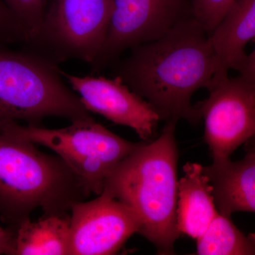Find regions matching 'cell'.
<instances>
[{"label":"cell","instance_id":"cell-1","mask_svg":"<svg viewBox=\"0 0 255 255\" xmlns=\"http://www.w3.org/2000/svg\"><path fill=\"white\" fill-rule=\"evenodd\" d=\"M115 69L129 88L167 121L200 122L191 98L214 85L223 73L209 33L194 16L155 41L131 48Z\"/></svg>","mask_w":255,"mask_h":255},{"label":"cell","instance_id":"cell-2","mask_svg":"<svg viewBox=\"0 0 255 255\" xmlns=\"http://www.w3.org/2000/svg\"><path fill=\"white\" fill-rule=\"evenodd\" d=\"M35 145L23 126L0 120V219L15 231L35 210L68 214L91 195L63 159Z\"/></svg>","mask_w":255,"mask_h":255},{"label":"cell","instance_id":"cell-3","mask_svg":"<svg viewBox=\"0 0 255 255\" xmlns=\"http://www.w3.org/2000/svg\"><path fill=\"white\" fill-rule=\"evenodd\" d=\"M177 121H167L162 133L141 145L112 171L104 191L136 215L138 233L161 255L174 254L178 229Z\"/></svg>","mask_w":255,"mask_h":255},{"label":"cell","instance_id":"cell-4","mask_svg":"<svg viewBox=\"0 0 255 255\" xmlns=\"http://www.w3.org/2000/svg\"><path fill=\"white\" fill-rule=\"evenodd\" d=\"M90 117L80 97L62 81L55 62L0 43V120L41 127L47 117L74 122Z\"/></svg>","mask_w":255,"mask_h":255},{"label":"cell","instance_id":"cell-5","mask_svg":"<svg viewBox=\"0 0 255 255\" xmlns=\"http://www.w3.org/2000/svg\"><path fill=\"white\" fill-rule=\"evenodd\" d=\"M23 130L33 143L44 146L63 159L88 192L96 196L103 192L112 171L143 142L122 138L92 117L61 128L26 125Z\"/></svg>","mask_w":255,"mask_h":255},{"label":"cell","instance_id":"cell-6","mask_svg":"<svg viewBox=\"0 0 255 255\" xmlns=\"http://www.w3.org/2000/svg\"><path fill=\"white\" fill-rule=\"evenodd\" d=\"M112 0H51L29 49L55 62L93 65L105 43Z\"/></svg>","mask_w":255,"mask_h":255},{"label":"cell","instance_id":"cell-7","mask_svg":"<svg viewBox=\"0 0 255 255\" xmlns=\"http://www.w3.org/2000/svg\"><path fill=\"white\" fill-rule=\"evenodd\" d=\"M209 97L195 105L205 124L204 139L213 159L230 158L255 137V89L241 75L218 79Z\"/></svg>","mask_w":255,"mask_h":255},{"label":"cell","instance_id":"cell-8","mask_svg":"<svg viewBox=\"0 0 255 255\" xmlns=\"http://www.w3.org/2000/svg\"><path fill=\"white\" fill-rule=\"evenodd\" d=\"M193 16L190 0H112L108 31L96 70L124 50L155 41Z\"/></svg>","mask_w":255,"mask_h":255},{"label":"cell","instance_id":"cell-9","mask_svg":"<svg viewBox=\"0 0 255 255\" xmlns=\"http://www.w3.org/2000/svg\"><path fill=\"white\" fill-rule=\"evenodd\" d=\"M70 255H110L120 251L140 222L128 206L103 191L70 209Z\"/></svg>","mask_w":255,"mask_h":255},{"label":"cell","instance_id":"cell-10","mask_svg":"<svg viewBox=\"0 0 255 255\" xmlns=\"http://www.w3.org/2000/svg\"><path fill=\"white\" fill-rule=\"evenodd\" d=\"M62 77L78 92L90 112L119 125L131 128L144 141L152 136L160 115L147 101L132 91L118 76H75L60 70Z\"/></svg>","mask_w":255,"mask_h":255},{"label":"cell","instance_id":"cell-11","mask_svg":"<svg viewBox=\"0 0 255 255\" xmlns=\"http://www.w3.org/2000/svg\"><path fill=\"white\" fill-rule=\"evenodd\" d=\"M213 188L220 214L231 218L237 212L255 213V150L249 148L241 160L214 159L203 167Z\"/></svg>","mask_w":255,"mask_h":255},{"label":"cell","instance_id":"cell-12","mask_svg":"<svg viewBox=\"0 0 255 255\" xmlns=\"http://www.w3.org/2000/svg\"><path fill=\"white\" fill-rule=\"evenodd\" d=\"M178 182L177 219L181 234L197 240L219 214L213 188L200 164L188 162Z\"/></svg>","mask_w":255,"mask_h":255},{"label":"cell","instance_id":"cell-13","mask_svg":"<svg viewBox=\"0 0 255 255\" xmlns=\"http://www.w3.org/2000/svg\"><path fill=\"white\" fill-rule=\"evenodd\" d=\"M209 38L223 73L238 71L247 45L255 39V0H236Z\"/></svg>","mask_w":255,"mask_h":255},{"label":"cell","instance_id":"cell-14","mask_svg":"<svg viewBox=\"0 0 255 255\" xmlns=\"http://www.w3.org/2000/svg\"><path fill=\"white\" fill-rule=\"evenodd\" d=\"M70 214L26 220L16 230L15 255H70Z\"/></svg>","mask_w":255,"mask_h":255},{"label":"cell","instance_id":"cell-15","mask_svg":"<svg viewBox=\"0 0 255 255\" xmlns=\"http://www.w3.org/2000/svg\"><path fill=\"white\" fill-rule=\"evenodd\" d=\"M196 255H255V234L246 236L219 213L198 238Z\"/></svg>","mask_w":255,"mask_h":255},{"label":"cell","instance_id":"cell-16","mask_svg":"<svg viewBox=\"0 0 255 255\" xmlns=\"http://www.w3.org/2000/svg\"><path fill=\"white\" fill-rule=\"evenodd\" d=\"M17 21L29 46L41 28L48 0H3Z\"/></svg>","mask_w":255,"mask_h":255},{"label":"cell","instance_id":"cell-17","mask_svg":"<svg viewBox=\"0 0 255 255\" xmlns=\"http://www.w3.org/2000/svg\"><path fill=\"white\" fill-rule=\"evenodd\" d=\"M236 0H190L193 16L210 33L217 26Z\"/></svg>","mask_w":255,"mask_h":255},{"label":"cell","instance_id":"cell-18","mask_svg":"<svg viewBox=\"0 0 255 255\" xmlns=\"http://www.w3.org/2000/svg\"><path fill=\"white\" fill-rule=\"evenodd\" d=\"M22 30L3 0H0V43H24Z\"/></svg>","mask_w":255,"mask_h":255},{"label":"cell","instance_id":"cell-19","mask_svg":"<svg viewBox=\"0 0 255 255\" xmlns=\"http://www.w3.org/2000/svg\"><path fill=\"white\" fill-rule=\"evenodd\" d=\"M15 236L14 229L0 225V255H15Z\"/></svg>","mask_w":255,"mask_h":255},{"label":"cell","instance_id":"cell-20","mask_svg":"<svg viewBox=\"0 0 255 255\" xmlns=\"http://www.w3.org/2000/svg\"><path fill=\"white\" fill-rule=\"evenodd\" d=\"M238 72L242 78L249 82L255 89V45L251 54L247 55Z\"/></svg>","mask_w":255,"mask_h":255},{"label":"cell","instance_id":"cell-21","mask_svg":"<svg viewBox=\"0 0 255 255\" xmlns=\"http://www.w3.org/2000/svg\"><path fill=\"white\" fill-rule=\"evenodd\" d=\"M250 148L253 149V150H255V141L253 142V143L251 144V147H250Z\"/></svg>","mask_w":255,"mask_h":255}]
</instances>
